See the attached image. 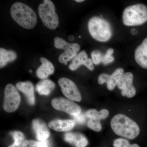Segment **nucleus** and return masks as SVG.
<instances>
[{
	"label": "nucleus",
	"instance_id": "obj_1",
	"mask_svg": "<svg viewBox=\"0 0 147 147\" xmlns=\"http://www.w3.org/2000/svg\"><path fill=\"white\" fill-rule=\"evenodd\" d=\"M111 127L116 134L126 139L132 140L140 133L139 125L134 121L123 114L114 116L110 123Z\"/></svg>",
	"mask_w": 147,
	"mask_h": 147
},
{
	"label": "nucleus",
	"instance_id": "obj_2",
	"mask_svg": "<svg viewBox=\"0 0 147 147\" xmlns=\"http://www.w3.org/2000/svg\"><path fill=\"white\" fill-rule=\"evenodd\" d=\"M10 13L13 20L24 28L32 29L36 25L37 16L35 12L23 3H13L11 7Z\"/></svg>",
	"mask_w": 147,
	"mask_h": 147
},
{
	"label": "nucleus",
	"instance_id": "obj_3",
	"mask_svg": "<svg viewBox=\"0 0 147 147\" xmlns=\"http://www.w3.org/2000/svg\"><path fill=\"white\" fill-rule=\"evenodd\" d=\"M124 25L127 26H140L147 21V7L143 4L129 6L122 15Z\"/></svg>",
	"mask_w": 147,
	"mask_h": 147
},
{
	"label": "nucleus",
	"instance_id": "obj_4",
	"mask_svg": "<svg viewBox=\"0 0 147 147\" xmlns=\"http://www.w3.org/2000/svg\"><path fill=\"white\" fill-rule=\"evenodd\" d=\"M91 36L99 42L108 41L112 36V31L110 23L105 19L94 16L90 19L88 24Z\"/></svg>",
	"mask_w": 147,
	"mask_h": 147
},
{
	"label": "nucleus",
	"instance_id": "obj_5",
	"mask_svg": "<svg viewBox=\"0 0 147 147\" xmlns=\"http://www.w3.org/2000/svg\"><path fill=\"white\" fill-rule=\"evenodd\" d=\"M38 13L45 26L50 30H55L59 25L58 14L54 4L50 0H45L38 6Z\"/></svg>",
	"mask_w": 147,
	"mask_h": 147
},
{
	"label": "nucleus",
	"instance_id": "obj_6",
	"mask_svg": "<svg viewBox=\"0 0 147 147\" xmlns=\"http://www.w3.org/2000/svg\"><path fill=\"white\" fill-rule=\"evenodd\" d=\"M54 45L57 49L64 50V52L60 55L59 61L65 65L77 55L80 49L78 43H69L59 37H55L54 38Z\"/></svg>",
	"mask_w": 147,
	"mask_h": 147
},
{
	"label": "nucleus",
	"instance_id": "obj_7",
	"mask_svg": "<svg viewBox=\"0 0 147 147\" xmlns=\"http://www.w3.org/2000/svg\"><path fill=\"white\" fill-rule=\"evenodd\" d=\"M20 102L21 96L16 88L12 84H7L4 91V110L7 113L14 112L18 108Z\"/></svg>",
	"mask_w": 147,
	"mask_h": 147
},
{
	"label": "nucleus",
	"instance_id": "obj_8",
	"mask_svg": "<svg viewBox=\"0 0 147 147\" xmlns=\"http://www.w3.org/2000/svg\"><path fill=\"white\" fill-rule=\"evenodd\" d=\"M63 94L70 100L80 102L82 96L77 86L73 82L66 78H62L58 81Z\"/></svg>",
	"mask_w": 147,
	"mask_h": 147
},
{
	"label": "nucleus",
	"instance_id": "obj_9",
	"mask_svg": "<svg viewBox=\"0 0 147 147\" xmlns=\"http://www.w3.org/2000/svg\"><path fill=\"white\" fill-rule=\"evenodd\" d=\"M52 104L56 110L63 111L73 117L78 115L82 112L79 105L62 98H54L52 100Z\"/></svg>",
	"mask_w": 147,
	"mask_h": 147
},
{
	"label": "nucleus",
	"instance_id": "obj_10",
	"mask_svg": "<svg viewBox=\"0 0 147 147\" xmlns=\"http://www.w3.org/2000/svg\"><path fill=\"white\" fill-rule=\"evenodd\" d=\"M85 65L91 71L94 69V65L92 59L88 58V55L85 50H83L74 58L69 68L72 71L77 69L80 66Z\"/></svg>",
	"mask_w": 147,
	"mask_h": 147
},
{
	"label": "nucleus",
	"instance_id": "obj_11",
	"mask_svg": "<svg viewBox=\"0 0 147 147\" xmlns=\"http://www.w3.org/2000/svg\"><path fill=\"white\" fill-rule=\"evenodd\" d=\"M134 58L136 62L141 67L147 69V37L136 48Z\"/></svg>",
	"mask_w": 147,
	"mask_h": 147
},
{
	"label": "nucleus",
	"instance_id": "obj_12",
	"mask_svg": "<svg viewBox=\"0 0 147 147\" xmlns=\"http://www.w3.org/2000/svg\"><path fill=\"white\" fill-rule=\"evenodd\" d=\"M33 128L36 139L39 141H46L50 136V131L47 125L42 121L35 119L33 121Z\"/></svg>",
	"mask_w": 147,
	"mask_h": 147
},
{
	"label": "nucleus",
	"instance_id": "obj_13",
	"mask_svg": "<svg viewBox=\"0 0 147 147\" xmlns=\"http://www.w3.org/2000/svg\"><path fill=\"white\" fill-rule=\"evenodd\" d=\"M75 124L74 120L56 119L50 121L48 126L56 131H68L73 128Z\"/></svg>",
	"mask_w": 147,
	"mask_h": 147
},
{
	"label": "nucleus",
	"instance_id": "obj_14",
	"mask_svg": "<svg viewBox=\"0 0 147 147\" xmlns=\"http://www.w3.org/2000/svg\"><path fill=\"white\" fill-rule=\"evenodd\" d=\"M66 142L75 147H86L88 144L87 138L83 134L78 133L68 132L64 135Z\"/></svg>",
	"mask_w": 147,
	"mask_h": 147
},
{
	"label": "nucleus",
	"instance_id": "obj_15",
	"mask_svg": "<svg viewBox=\"0 0 147 147\" xmlns=\"http://www.w3.org/2000/svg\"><path fill=\"white\" fill-rule=\"evenodd\" d=\"M16 87L19 91L25 94L29 104L34 105V87L32 84L30 82H20L17 83Z\"/></svg>",
	"mask_w": 147,
	"mask_h": 147
},
{
	"label": "nucleus",
	"instance_id": "obj_16",
	"mask_svg": "<svg viewBox=\"0 0 147 147\" xmlns=\"http://www.w3.org/2000/svg\"><path fill=\"white\" fill-rule=\"evenodd\" d=\"M40 59L42 64L37 70V76L40 79H46L49 75L54 73V66L46 58L40 57Z\"/></svg>",
	"mask_w": 147,
	"mask_h": 147
},
{
	"label": "nucleus",
	"instance_id": "obj_17",
	"mask_svg": "<svg viewBox=\"0 0 147 147\" xmlns=\"http://www.w3.org/2000/svg\"><path fill=\"white\" fill-rule=\"evenodd\" d=\"M133 74L130 72L124 73L119 82L117 84L118 88L121 90V94L123 96H126L127 90L133 86Z\"/></svg>",
	"mask_w": 147,
	"mask_h": 147
},
{
	"label": "nucleus",
	"instance_id": "obj_18",
	"mask_svg": "<svg viewBox=\"0 0 147 147\" xmlns=\"http://www.w3.org/2000/svg\"><path fill=\"white\" fill-rule=\"evenodd\" d=\"M55 86V84L53 81L45 79L37 84L36 90L40 94L48 95L54 89Z\"/></svg>",
	"mask_w": 147,
	"mask_h": 147
},
{
	"label": "nucleus",
	"instance_id": "obj_19",
	"mask_svg": "<svg viewBox=\"0 0 147 147\" xmlns=\"http://www.w3.org/2000/svg\"><path fill=\"white\" fill-rule=\"evenodd\" d=\"M124 69L122 68L116 69L111 75H109L107 84V88L110 90L114 89L115 87L118 84L122 76L124 74Z\"/></svg>",
	"mask_w": 147,
	"mask_h": 147
},
{
	"label": "nucleus",
	"instance_id": "obj_20",
	"mask_svg": "<svg viewBox=\"0 0 147 147\" xmlns=\"http://www.w3.org/2000/svg\"><path fill=\"white\" fill-rule=\"evenodd\" d=\"M17 57L16 53L11 50H7L3 48H0V67H3L7 63L15 60Z\"/></svg>",
	"mask_w": 147,
	"mask_h": 147
},
{
	"label": "nucleus",
	"instance_id": "obj_21",
	"mask_svg": "<svg viewBox=\"0 0 147 147\" xmlns=\"http://www.w3.org/2000/svg\"><path fill=\"white\" fill-rule=\"evenodd\" d=\"M109 111L107 109H102L98 112L95 109H92L87 111L85 113V115L89 119L100 120L106 119L109 115Z\"/></svg>",
	"mask_w": 147,
	"mask_h": 147
},
{
	"label": "nucleus",
	"instance_id": "obj_22",
	"mask_svg": "<svg viewBox=\"0 0 147 147\" xmlns=\"http://www.w3.org/2000/svg\"><path fill=\"white\" fill-rule=\"evenodd\" d=\"M14 142L12 144L8 147H21L24 142V135L22 132L19 131H14L10 132Z\"/></svg>",
	"mask_w": 147,
	"mask_h": 147
},
{
	"label": "nucleus",
	"instance_id": "obj_23",
	"mask_svg": "<svg viewBox=\"0 0 147 147\" xmlns=\"http://www.w3.org/2000/svg\"><path fill=\"white\" fill-rule=\"evenodd\" d=\"M21 147H48L47 141H35L25 140Z\"/></svg>",
	"mask_w": 147,
	"mask_h": 147
},
{
	"label": "nucleus",
	"instance_id": "obj_24",
	"mask_svg": "<svg viewBox=\"0 0 147 147\" xmlns=\"http://www.w3.org/2000/svg\"><path fill=\"white\" fill-rule=\"evenodd\" d=\"M114 147H140L137 144H130L128 140L123 138H118L114 141Z\"/></svg>",
	"mask_w": 147,
	"mask_h": 147
},
{
	"label": "nucleus",
	"instance_id": "obj_25",
	"mask_svg": "<svg viewBox=\"0 0 147 147\" xmlns=\"http://www.w3.org/2000/svg\"><path fill=\"white\" fill-rule=\"evenodd\" d=\"M87 126L92 130L99 131L102 129V125L100 120L95 119H89L87 123Z\"/></svg>",
	"mask_w": 147,
	"mask_h": 147
},
{
	"label": "nucleus",
	"instance_id": "obj_26",
	"mask_svg": "<svg viewBox=\"0 0 147 147\" xmlns=\"http://www.w3.org/2000/svg\"><path fill=\"white\" fill-rule=\"evenodd\" d=\"M114 53V50L113 48L108 49L106 53L103 55L102 63L105 65H107L108 64L112 63L115 60L114 57L112 55Z\"/></svg>",
	"mask_w": 147,
	"mask_h": 147
},
{
	"label": "nucleus",
	"instance_id": "obj_27",
	"mask_svg": "<svg viewBox=\"0 0 147 147\" xmlns=\"http://www.w3.org/2000/svg\"><path fill=\"white\" fill-rule=\"evenodd\" d=\"M103 55L98 50L93 51L91 53V57L94 64L97 65L102 62Z\"/></svg>",
	"mask_w": 147,
	"mask_h": 147
},
{
	"label": "nucleus",
	"instance_id": "obj_28",
	"mask_svg": "<svg viewBox=\"0 0 147 147\" xmlns=\"http://www.w3.org/2000/svg\"><path fill=\"white\" fill-rule=\"evenodd\" d=\"M109 74H100L98 77V84L100 85H102L104 83H107L108 81V77H109Z\"/></svg>",
	"mask_w": 147,
	"mask_h": 147
},
{
	"label": "nucleus",
	"instance_id": "obj_29",
	"mask_svg": "<svg viewBox=\"0 0 147 147\" xmlns=\"http://www.w3.org/2000/svg\"><path fill=\"white\" fill-rule=\"evenodd\" d=\"M86 115L81 113L78 115L74 117V120L79 124H83L86 121Z\"/></svg>",
	"mask_w": 147,
	"mask_h": 147
},
{
	"label": "nucleus",
	"instance_id": "obj_30",
	"mask_svg": "<svg viewBox=\"0 0 147 147\" xmlns=\"http://www.w3.org/2000/svg\"><path fill=\"white\" fill-rule=\"evenodd\" d=\"M136 89H135L134 86H133L127 90V91L126 96L128 98H131L134 97V96L136 95Z\"/></svg>",
	"mask_w": 147,
	"mask_h": 147
},
{
	"label": "nucleus",
	"instance_id": "obj_31",
	"mask_svg": "<svg viewBox=\"0 0 147 147\" xmlns=\"http://www.w3.org/2000/svg\"><path fill=\"white\" fill-rule=\"evenodd\" d=\"M131 34L133 35L137 34L138 33V31L137 29H132L131 30Z\"/></svg>",
	"mask_w": 147,
	"mask_h": 147
},
{
	"label": "nucleus",
	"instance_id": "obj_32",
	"mask_svg": "<svg viewBox=\"0 0 147 147\" xmlns=\"http://www.w3.org/2000/svg\"><path fill=\"white\" fill-rule=\"evenodd\" d=\"M68 39L70 41H72L74 39V36H70L69 37Z\"/></svg>",
	"mask_w": 147,
	"mask_h": 147
},
{
	"label": "nucleus",
	"instance_id": "obj_33",
	"mask_svg": "<svg viewBox=\"0 0 147 147\" xmlns=\"http://www.w3.org/2000/svg\"><path fill=\"white\" fill-rule=\"evenodd\" d=\"M75 1L77 3H82L84 1V0H76V1Z\"/></svg>",
	"mask_w": 147,
	"mask_h": 147
},
{
	"label": "nucleus",
	"instance_id": "obj_34",
	"mask_svg": "<svg viewBox=\"0 0 147 147\" xmlns=\"http://www.w3.org/2000/svg\"><path fill=\"white\" fill-rule=\"evenodd\" d=\"M79 37L80 38L81 37V36H79Z\"/></svg>",
	"mask_w": 147,
	"mask_h": 147
}]
</instances>
